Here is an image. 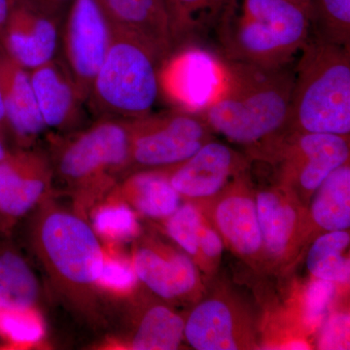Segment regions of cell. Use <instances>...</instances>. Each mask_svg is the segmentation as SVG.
Masks as SVG:
<instances>
[{"mask_svg":"<svg viewBox=\"0 0 350 350\" xmlns=\"http://www.w3.org/2000/svg\"><path fill=\"white\" fill-rule=\"evenodd\" d=\"M299 55L289 131L349 137L350 47L310 34Z\"/></svg>","mask_w":350,"mask_h":350,"instance_id":"5b68a950","label":"cell"},{"mask_svg":"<svg viewBox=\"0 0 350 350\" xmlns=\"http://www.w3.org/2000/svg\"><path fill=\"white\" fill-rule=\"evenodd\" d=\"M349 232H326L310 246L306 256V268L315 278L336 284H347L350 278Z\"/></svg>","mask_w":350,"mask_h":350,"instance_id":"cb8c5ba5","label":"cell"},{"mask_svg":"<svg viewBox=\"0 0 350 350\" xmlns=\"http://www.w3.org/2000/svg\"><path fill=\"white\" fill-rule=\"evenodd\" d=\"M54 172L49 156L23 148L0 162V218L11 224L50 197Z\"/></svg>","mask_w":350,"mask_h":350,"instance_id":"5bb4252c","label":"cell"},{"mask_svg":"<svg viewBox=\"0 0 350 350\" xmlns=\"http://www.w3.org/2000/svg\"><path fill=\"white\" fill-rule=\"evenodd\" d=\"M314 278L308 284L305 295V319L308 325L315 326L325 317L327 310L334 300L337 284L328 280Z\"/></svg>","mask_w":350,"mask_h":350,"instance_id":"1f68e13d","label":"cell"},{"mask_svg":"<svg viewBox=\"0 0 350 350\" xmlns=\"http://www.w3.org/2000/svg\"><path fill=\"white\" fill-rule=\"evenodd\" d=\"M223 248L224 243L222 238L204 214L199 236L200 266L206 269L209 267L214 268L216 262L220 260Z\"/></svg>","mask_w":350,"mask_h":350,"instance_id":"d6a6232c","label":"cell"},{"mask_svg":"<svg viewBox=\"0 0 350 350\" xmlns=\"http://www.w3.org/2000/svg\"><path fill=\"white\" fill-rule=\"evenodd\" d=\"M128 122L131 158L126 175L174 167L213 139V130L200 114L178 108Z\"/></svg>","mask_w":350,"mask_h":350,"instance_id":"52a82bcc","label":"cell"},{"mask_svg":"<svg viewBox=\"0 0 350 350\" xmlns=\"http://www.w3.org/2000/svg\"><path fill=\"white\" fill-rule=\"evenodd\" d=\"M29 239L64 305L90 323H98L103 246L87 219L47 198L31 219Z\"/></svg>","mask_w":350,"mask_h":350,"instance_id":"7a4b0ae2","label":"cell"},{"mask_svg":"<svg viewBox=\"0 0 350 350\" xmlns=\"http://www.w3.org/2000/svg\"><path fill=\"white\" fill-rule=\"evenodd\" d=\"M29 72L46 128L66 133L79 125L84 101L66 64L55 57Z\"/></svg>","mask_w":350,"mask_h":350,"instance_id":"d6986e66","label":"cell"},{"mask_svg":"<svg viewBox=\"0 0 350 350\" xmlns=\"http://www.w3.org/2000/svg\"><path fill=\"white\" fill-rule=\"evenodd\" d=\"M63 38L64 64L86 103L112 41L111 25L96 0L71 2Z\"/></svg>","mask_w":350,"mask_h":350,"instance_id":"9c48e42d","label":"cell"},{"mask_svg":"<svg viewBox=\"0 0 350 350\" xmlns=\"http://www.w3.org/2000/svg\"><path fill=\"white\" fill-rule=\"evenodd\" d=\"M167 5L175 48L211 29L217 19L215 0H167Z\"/></svg>","mask_w":350,"mask_h":350,"instance_id":"4316f807","label":"cell"},{"mask_svg":"<svg viewBox=\"0 0 350 350\" xmlns=\"http://www.w3.org/2000/svg\"><path fill=\"white\" fill-rule=\"evenodd\" d=\"M0 332L17 347H32L44 337V324L36 308L0 310Z\"/></svg>","mask_w":350,"mask_h":350,"instance_id":"4dcf8cb0","label":"cell"},{"mask_svg":"<svg viewBox=\"0 0 350 350\" xmlns=\"http://www.w3.org/2000/svg\"><path fill=\"white\" fill-rule=\"evenodd\" d=\"M36 7H38L43 12L51 16L59 18L64 9L70 5L73 0H29Z\"/></svg>","mask_w":350,"mask_h":350,"instance_id":"e575fe53","label":"cell"},{"mask_svg":"<svg viewBox=\"0 0 350 350\" xmlns=\"http://www.w3.org/2000/svg\"><path fill=\"white\" fill-rule=\"evenodd\" d=\"M208 220L232 252L245 261H262L264 247L256 200L243 174L211 200Z\"/></svg>","mask_w":350,"mask_h":350,"instance_id":"9a60e30c","label":"cell"},{"mask_svg":"<svg viewBox=\"0 0 350 350\" xmlns=\"http://www.w3.org/2000/svg\"><path fill=\"white\" fill-rule=\"evenodd\" d=\"M57 20L29 0H11L0 48L27 70L49 63L59 44Z\"/></svg>","mask_w":350,"mask_h":350,"instance_id":"2e32d148","label":"cell"},{"mask_svg":"<svg viewBox=\"0 0 350 350\" xmlns=\"http://www.w3.org/2000/svg\"><path fill=\"white\" fill-rule=\"evenodd\" d=\"M38 278L17 253L0 254V310L34 308L39 298Z\"/></svg>","mask_w":350,"mask_h":350,"instance_id":"d4e9b609","label":"cell"},{"mask_svg":"<svg viewBox=\"0 0 350 350\" xmlns=\"http://www.w3.org/2000/svg\"><path fill=\"white\" fill-rule=\"evenodd\" d=\"M310 219L325 232L345 231L350 226L349 162L331 172L312 196Z\"/></svg>","mask_w":350,"mask_h":350,"instance_id":"603a6c76","label":"cell"},{"mask_svg":"<svg viewBox=\"0 0 350 350\" xmlns=\"http://www.w3.org/2000/svg\"><path fill=\"white\" fill-rule=\"evenodd\" d=\"M184 338L197 350L253 349L254 327L238 301L227 296L200 301L185 319Z\"/></svg>","mask_w":350,"mask_h":350,"instance_id":"7c38bea8","label":"cell"},{"mask_svg":"<svg viewBox=\"0 0 350 350\" xmlns=\"http://www.w3.org/2000/svg\"><path fill=\"white\" fill-rule=\"evenodd\" d=\"M131 158L128 120L105 118L64 139L53 142L49 156L54 178L73 200V209L87 219L126 174Z\"/></svg>","mask_w":350,"mask_h":350,"instance_id":"277c9868","label":"cell"},{"mask_svg":"<svg viewBox=\"0 0 350 350\" xmlns=\"http://www.w3.org/2000/svg\"><path fill=\"white\" fill-rule=\"evenodd\" d=\"M223 75L218 54L191 44L182 46L161 64V94L178 109L200 114L218 93Z\"/></svg>","mask_w":350,"mask_h":350,"instance_id":"30bf717a","label":"cell"},{"mask_svg":"<svg viewBox=\"0 0 350 350\" xmlns=\"http://www.w3.org/2000/svg\"><path fill=\"white\" fill-rule=\"evenodd\" d=\"M137 282L131 261L115 250V246L105 244L103 267L98 280V290L124 297L135 291Z\"/></svg>","mask_w":350,"mask_h":350,"instance_id":"f546056e","label":"cell"},{"mask_svg":"<svg viewBox=\"0 0 350 350\" xmlns=\"http://www.w3.org/2000/svg\"><path fill=\"white\" fill-rule=\"evenodd\" d=\"M202 218L204 213L197 204L186 202L163 220L167 236L192 258L196 265H200L199 236Z\"/></svg>","mask_w":350,"mask_h":350,"instance_id":"f1b7e54d","label":"cell"},{"mask_svg":"<svg viewBox=\"0 0 350 350\" xmlns=\"http://www.w3.org/2000/svg\"><path fill=\"white\" fill-rule=\"evenodd\" d=\"M131 261L138 280L163 300H188L202 286L192 258L158 239L147 238L138 241Z\"/></svg>","mask_w":350,"mask_h":350,"instance_id":"8fae6325","label":"cell"},{"mask_svg":"<svg viewBox=\"0 0 350 350\" xmlns=\"http://www.w3.org/2000/svg\"><path fill=\"white\" fill-rule=\"evenodd\" d=\"M292 64L265 66L223 59L222 84L200 116L213 133L262 159L289 131Z\"/></svg>","mask_w":350,"mask_h":350,"instance_id":"6da1fadb","label":"cell"},{"mask_svg":"<svg viewBox=\"0 0 350 350\" xmlns=\"http://www.w3.org/2000/svg\"><path fill=\"white\" fill-rule=\"evenodd\" d=\"M111 192L137 213L152 219L165 220L181 206V196L163 170H139L126 175Z\"/></svg>","mask_w":350,"mask_h":350,"instance_id":"44dd1931","label":"cell"},{"mask_svg":"<svg viewBox=\"0 0 350 350\" xmlns=\"http://www.w3.org/2000/svg\"><path fill=\"white\" fill-rule=\"evenodd\" d=\"M303 1L308 2V3H310V0H303Z\"/></svg>","mask_w":350,"mask_h":350,"instance_id":"f35d334b","label":"cell"},{"mask_svg":"<svg viewBox=\"0 0 350 350\" xmlns=\"http://www.w3.org/2000/svg\"><path fill=\"white\" fill-rule=\"evenodd\" d=\"M131 322L126 349L174 350L184 340L185 319L163 303L139 306Z\"/></svg>","mask_w":350,"mask_h":350,"instance_id":"7402d4cb","label":"cell"},{"mask_svg":"<svg viewBox=\"0 0 350 350\" xmlns=\"http://www.w3.org/2000/svg\"><path fill=\"white\" fill-rule=\"evenodd\" d=\"M262 159L278 165L280 184L310 200L331 172L349 162V137L289 131Z\"/></svg>","mask_w":350,"mask_h":350,"instance_id":"ba28073f","label":"cell"},{"mask_svg":"<svg viewBox=\"0 0 350 350\" xmlns=\"http://www.w3.org/2000/svg\"><path fill=\"white\" fill-rule=\"evenodd\" d=\"M163 62L142 38L112 27L109 50L90 94L92 107L107 118L133 120L150 114L161 96Z\"/></svg>","mask_w":350,"mask_h":350,"instance_id":"8992f818","label":"cell"},{"mask_svg":"<svg viewBox=\"0 0 350 350\" xmlns=\"http://www.w3.org/2000/svg\"><path fill=\"white\" fill-rule=\"evenodd\" d=\"M246 167L243 156L211 139L188 160L163 170L181 198L195 202L213 200L243 175Z\"/></svg>","mask_w":350,"mask_h":350,"instance_id":"4fadbf2b","label":"cell"},{"mask_svg":"<svg viewBox=\"0 0 350 350\" xmlns=\"http://www.w3.org/2000/svg\"><path fill=\"white\" fill-rule=\"evenodd\" d=\"M211 29L218 55L265 66L291 64L312 34L303 0H229Z\"/></svg>","mask_w":350,"mask_h":350,"instance_id":"3957f363","label":"cell"},{"mask_svg":"<svg viewBox=\"0 0 350 350\" xmlns=\"http://www.w3.org/2000/svg\"><path fill=\"white\" fill-rule=\"evenodd\" d=\"M89 216L96 236L107 245L117 246L139 234L135 211L111 191L92 207Z\"/></svg>","mask_w":350,"mask_h":350,"instance_id":"484cf974","label":"cell"},{"mask_svg":"<svg viewBox=\"0 0 350 350\" xmlns=\"http://www.w3.org/2000/svg\"><path fill=\"white\" fill-rule=\"evenodd\" d=\"M0 94L7 126L23 148H29L47 130L29 70L0 48Z\"/></svg>","mask_w":350,"mask_h":350,"instance_id":"ac0fdd59","label":"cell"},{"mask_svg":"<svg viewBox=\"0 0 350 350\" xmlns=\"http://www.w3.org/2000/svg\"><path fill=\"white\" fill-rule=\"evenodd\" d=\"M265 258L284 262L292 258L306 232L305 208L293 191L282 184L255 195Z\"/></svg>","mask_w":350,"mask_h":350,"instance_id":"e0dca14e","label":"cell"},{"mask_svg":"<svg viewBox=\"0 0 350 350\" xmlns=\"http://www.w3.org/2000/svg\"><path fill=\"white\" fill-rule=\"evenodd\" d=\"M113 29L149 44L163 61L175 50L167 0H96Z\"/></svg>","mask_w":350,"mask_h":350,"instance_id":"ffe728a7","label":"cell"},{"mask_svg":"<svg viewBox=\"0 0 350 350\" xmlns=\"http://www.w3.org/2000/svg\"><path fill=\"white\" fill-rule=\"evenodd\" d=\"M312 36L350 47V0H310Z\"/></svg>","mask_w":350,"mask_h":350,"instance_id":"83f0119b","label":"cell"},{"mask_svg":"<svg viewBox=\"0 0 350 350\" xmlns=\"http://www.w3.org/2000/svg\"><path fill=\"white\" fill-rule=\"evenodd\" d=\"M11 0H0V38L5 27L7 19H8L9 11H10Z\"/></svg>","mask_w":350,"mask_h":350,"instance_id":"d590c367","label":"cell"},{"mask_svg":"<svg viewBox=\"0 0 350 350\" xmlns=\"http://www.w3.org/2000/svg\"><path fill=\"white\" fill-rule=\"evenodd\" d=\"M7 126L5 115H4L3 105H2L1 94H0V139L3 138L4 131H5Z\"/></svg>","mask_w":350,"mask_h":350,"instance_id":"8d00e7d4","label":"cell"},{"mask_svg":"<svg viewBox=\"0 0 350 350\" xmlns=\"http://www.w3.org/2000/svg\"><path fill=\"white\" fill-rule=\"evenodd\" d=\"M349 317L338 313L329 319L320 336L319 347L323 349H345L349 347Z\"/></svg>","mask_w":350,"mask_h":350,"instance_id":"836d02e7","label":"cell"},{"mask_svg":"<svg viewBox=\"0 0 350 350\" xmlns=\"http://www.w3.org/2000/svg\"><path fill=\"white\" fill-rule=\"evenodd\" d=\"M8 153L9 152L6 150L5 146H4L3 142L0 139V162L5 158Z\"/></svg>","mask_w":350,"mask_h":350,"instance_id":"74e56055","label":"cell"}]
</instances>
